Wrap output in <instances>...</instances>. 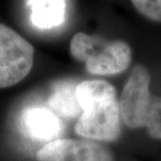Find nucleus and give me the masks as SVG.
I'll return each mask as SVG.
<instances>
[{
    "instance_id": "obj_4",
    "label": "nucleus",
    "mask_w": 161,
    "mask_h": 161,
    "mask_svg": "<svg viewBox=\"0 0 161 161\" xmlns=\"http://www.w3.org/2000/svg\"><path fill=\"white\" fill-rule=\"evenodd\" d=\"M151 97L149 71L137 65L129 76L118 103L120 117L129 128L144 127Z\"/></svg>"
},
{
    "instance_id": "obj_5",
    "label": "nucleus",
    "mask_w": 161,
    "mask_h": 161,
    "mask_svg": "<svg viewBox=\"0 0 161 161\" xmlns=\"http://www.w3.org/2000/svg\"><path fill=\"white\" fill-rule=\"evenodd\" d=\"M37 161H113L111 151L92 140L58 138L37 152Z\"/></svg>"
},
{
    "instance_id": "obj_2",
    "label": "nucleus",
    "mask_w": 161,
    "mask_h": 161,
    "mask_svg": "<svg viewBox=\"0 0 161 161\" xmlns=\"http://www.w3.org/2000/svg\"><path fill=\"white\" fill-rule=\"evenodd\" d=\"M70 53L85 63L87 71L94 75L120 73L131 63V48L121 40L106 41L85 33H76L70 41Z\"/></svg>"
},
{
    "instance_id": "obj_10",
    "label": "nucleus",
    "mask_w": 161,
    "mask_h": 161,
    "mask_svg": "<svg viewBox=\"0 0 161 161\" xmlns=\"http://www.w3.org/2000/svg\"><path fill=\"white\" fill-rule=\"evenodd\" d=\"M132 4L147 18L161 22V0H134Z\"/></svg>"
},
{
    "instance_id": "obj_9",
    "label": "nucleus",
    "mask_w": 161,
    "mask_h": 161,
    "mask_svg": "<svg viewBox=\"0 0 161 161\" xmlns=\"http://www.w3.org/2000/svg\"><path fill=\"white\" fill-rule=\"evenodd\" d=\"M147 133L155 139H161V97L153 96L151 97L150 107L147 110L146 125Z\"/></svg>"
},
{
    "instance_id": "obj_6",
    "label": "nucleus",
    "mask_w": 161,
    "mask_h": 161,
    "mask_svg": "<svg viewBox=\"0 0 161 161\" xmlns=\"http://www.w3.org/2000/svg\"><path fill=\"white\" fill-rule=\"evenodd\" d=\"M21 125L26 136L38 141H53L62 133V122L50 109L30 107L23 112Z\"/></svg>"
},
{
    "instance_id": "obj_1",
    "label": "nucleus",
    "mask_w": 161,
    "mask_h": 161,
    "mask_svg": "<svg viewBox=\"0 0 161 161\" xmlns=\"http://www.w3.org/2000/svg\"><path fill=\"white\" fill-rule=\"evenodd\" d=\"M75 96L82 110L75 131L88 140L114 141L120 133L119 104L115 88L102 80L76 85Z\"/></svg>"
},
{
    "instance_id": "obj_3",
    "label": "nucleus",
    "mask_w": 161,
    "mask_h": 161,
    "mask_svg": "<svg viewBox=\"0 0 161 161\" xmlns=\"http://www.w3.org/2000/svg\"><path fill=\"white\" fill-rule=\"evenodd\" d=\"M34 47L13 28L0 23V88L24 80L34 65Z\"/></svg>"
},
{
    "instance_id": "obj_7",
    "label": "nucleus",
    "mask_w": 161,
    "mask_h": 161,
    "mask_svg": "<svg viewBox=\"0 0 161 161\" xmlns=\"http://www.w3.org/2000/svg\"><path fill=\"white\" fill-rule=\"evenodd\" d=\"M31 12V22L39 30H51L66 20L67 2L63 0L25 1Z\"/></svg>"
},
{
    "instance_id": "obj_8",
    "label": "nucleus",
    "mask_w": 161,
    "mask_h": 161,
    "mask_svg": "<svg viewBox=\"0 0 161 161\" xmlns=\"http://www.w3.org/2000/svg\"><path fill=\"white\" fill-rule=\"evenodd\" d=\"M76 84L72 80L57 82L51 88L48 105L57 116L64 118L80 117L82 110L75 96Z\"/></svg>"
}]
</instances>
